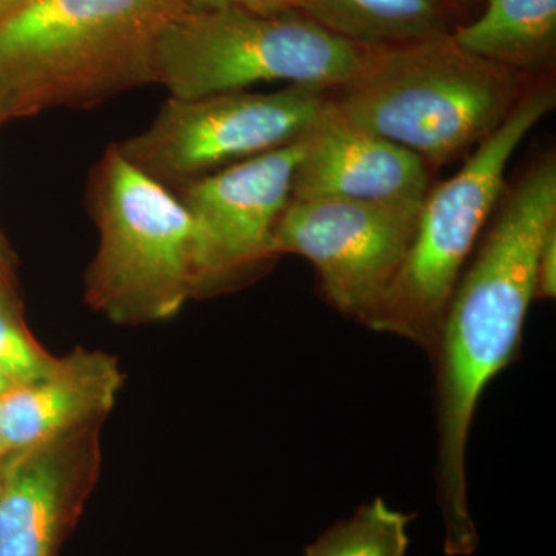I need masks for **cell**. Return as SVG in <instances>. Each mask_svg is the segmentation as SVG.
<instances>
[{
  "mask_svg": "<svg viewBox=\"0 0 556 556\" xmlns=\"http://www.w3.org/2000/svg\"><path fill=\"white\" fill-rule=\"evenodd\" d=\"M556 225V161L536 163L508 193L450 299L437 348V501L444 552L470 556L478 530L468 506L467 445L479 401L517 354L536 299L541 241Z\"/></svg>",
  "mask_w": 556,
  "mask_h": 556,
  "instance_id": "obj_1",
  "label": "cell"
},
{
  "mask_svg": "<svg viewBox=\"0 0 556 556\" xmlns=\"http://www.w3.org/2000/svg\"><path fill=\"white\" fill-rule=\"evenodd\" d=\"M182 0H28L0 21V123L89 108L153 83Z\"/></svg>",
  "mask_w": 556,
  "mask_h": 556,
  "instance_id": "obj_2",
  "label": "cell"
},
{
  "mask_svg": "<svg viewBox=\"0 0 556 556\" xmlns=\"http://www.w3.org/2000/svg\"><path fill=\"white\" fill-rule=\"evenodd\" d=\"M329 108L356 129L445 164L484 141L519 100L517 73L460 49L452 35L365 49Z\"/></svg>",
  "mask_w": 556,
  "mask_h": 556,
  "instance_id": "obj_3",
  "label": "cell"
},
{
  "mask_svg": "<svg viewBox=\"0 0 556 556\" xmlns=\"http://www.w3.org/2000/svg\"><path fill=\"white\" fill-rule=\"evenodd\" d=\"M89 208L100 247L86 300L124 325L174 317L199 298L195 225L174 190L110 146L90 174Z\"/></svg>",
  "mask_w": 556,
  "mask_h": 556,
  "instance_id": "obj_4",
  "label": "cell"
},
{
  "mask_svg": "<svg viewBox=\"0 0 556 556\" xmlns=\"http://www.w3.org/2000/svg\"><path fill=\"white\" fill-rule=\"evenodd\" d=\"M555 102L551 84L526 91L460 170L428 190L407 258L368 328L433 356L450 299L503 193L508 163Z\"/></svg>",
  "mask_w": 556,
  "mask_h": 556,
  "instance_id": "obj_5",
  "label": "cell"
},
{
  "mask_svg": "<svg viewBox=\"0 0 556 556\" xmlns=\"http://www.w3.org/2000/svg\"><path fill=\"white\" fill-rule=\"evenodd\" d=\"M365 49L302 13L185 11L160 36L153 83L179 100L277 80L331 93L354 78Z\"/></svg>",
  "mask_w": 556,
  "mask_h": 556,
  "instance_id": "obj_6",
  "label": "cell"
},
{
  "mask_svg": "<svg viewBox=\"0 0 556 556\" xmlns=\"http://www.w3.org/2000/svg\"><path fill=\"white\" fill-rule=\"evenodd\" d=\"M329 91L291 84L273 93L170 98L148 129L121 142L138 169L172 190L305 138Z\"/></svg>",
  "mask_w": 556,
  "mask_h": 556,
  "instance_id": "obj_7",
  "label": "cell"
},
{
  "mask_svg": "<svg viewBox=\"0 0 556 556\" xmlns=\"http://www.w3.org/2000/svg\"><path fill=\"white\" fill-rule=\"evenodd\" d=\"M419 212L420 206L289 200L270 252L308 260L329 305L368 327L407 258Z\"/></svg>",
  "mask_w": 556,
  "mask_h": 556,
  "instance_id": "obj_8",
  "label": "cell"
},
{
  "mask_svg": "<svg viewBox=\"0 0 556 556\" xmlns=\"http://www.w3.org/2000/svg\"><path fill=\"white\" fill-rule=\"evenodd\" d=\"M305 138L174 189L195 225L199 298L241 283L269 260Z\"/></svg>",
  "mask_w": 556,
  "mask_h": 556,
  "instance_id": "obj_9",
  "label": "cell"
},
{
  "mask_svg": "<svg viewBox=\"0 0 556 556\" xmlns=\"http://www.w3.org/2000/svg\"><path fill=\"white\" fill-rule=\"evenodd\" d=\"M101 424L78 428L0 464V556H56L101 467Z\"/></svg>",
  "mask_w": 556,
  "mask_h": 556,
  "instance_id": "obj_10",
  "label": "cell"
},
{
  "mask_svg": "<svg viewBox=\"0 0 556 556\" xmlns=\"http://www.w3.org/2000/svg\"><path fill=\"white\" fill-rule=\"evenodd\" d=\"M430 185L416 153L334 115L329 101L305 137L292 178L291 200H343L422 206Z\"/></svg>",
  "mask_w": 556,
  "mask_h": 556,
  "instance_id": "obj_11",
  "label": "cell"
},
{
  "mask_svg": "<svg viewBox=\"0 0 556 556\" xmlns=\"http://www.w3.org/2000/svg\"><path fill=\"white\" fill-rule=\"evenodd\" d=\"M121 386L123 375L115 357L78 348L58 357L42 378L0 393V434L13 453L101 424L115 405Z\"/></svg>",
  "mask_w": 556,
  "mask_h": 556,
  "instance_id": "obj_12",
  "label": "cell"
},
{
  "mask_svg": "<svg viewBox=\"0 0 556 556\" xmlns=\"http://www.w3.org/2000/svg\"><path fill=\"white\" fill-rule=\"evenodd\" d=\"M300 13L367 49L452 35L448 0H302Z\"/></svg>",
  "mask_w": 556,
  "mask_h": 556,
  "instance_id": "obj_13",
  "label": "cell"
},
{
  "mask_svg": "<svg viewBox=\"0 0 556 556\" xmlns=\"http://www.w3.org/2000/svg\"><path fill=\"white\" fill-rule=\"evenodd\" d=\"M452 38L468 53L515 73L546 68L556 53V0H486L484 13L456 27Z\"/></svg>",
  "mask_w": 556,
  "mask_h": 556,
  "instance_id": "obj_14",
  "label": "cell"
},
{
  "mask_svg": "<svg viewBox=\"0 0 556 556\" xmlns=\"http://www.w3.org/2000/svg\"><path fill=\"white\" fill-rule=\"evenodd\" d=\"M415 518L375 497L325 530L306 546L305 556H407L408 526Z\"/></svg>",
  "mask_w": 556,
  "mask_h": 556,
  "instance_id": "obj_15",
  "label": "cell"
},
{
  "mask_svg": "<svg viewBox=\"0 0 556 556\" xmlns=\"http://www.w3.org/2000/svg\"><path fill=\"white\" fill-rule=\"evenodd\" d=\"M56 361L33 338L10 283H0V375L21 386L46 376Z\"/></svg>",
  "mask_w": 556,
  "mask_h": 556,
  "instance_id": "obj_16",
  "label": "cell"
},
{
  "mask_svg": "<svg viewBox=\"0 0 556 556\" xmlns=\"http://www.w3.org/2000/svg\"><path fill=\"white\" fill-rule=\"evenodd\" d=\"M186 11L240 10L248 13H300L302 0H182Z\"/></svg>",
  "mask_w": 556,
  "mask_h": 556,
  "instance_id": "obj_17",
  "label": "cell"
},
{
  "mask_svg": "<svg viewBox=\"0 0 556 556\" xmlns=\"http://www.w3.org/2000/svg\"><path fill=\"white\" fill-rule=\"evenodd\" d=\"M556 295V225L541 241L536 262V298L555 299Z\"/></svg>",
  "mask_w": 556,
  "mask_h": 556,
  "instance_id": "obj_18",
  "label": "cell"
},
{
  "mask_svg": "<svg viewBox=\"0 0 556 556\" xmlns=\"http://www.w3.org/2000/svg\"><path fill=\"white\" fill-rule=\"evenodd\" d=\"M27 2L28 0H0V21L5 20L13 11L21 9Z\"/></svg>",
  "mask_w": 556,
  "mask_h": 556,
  "instance_id": "obj_19",
  "label": "cell"
},
{
  "mask_svg": "<svg viewBox=\"0 0 556 556\" xmlns=\"http://www.w3.org/2000/svg\"><path fill=\"white\" fill-rule=\"evenodd\" d=\"M9 258H7L5 248L0 239V283H9Z\"/></svg>",
  "mask_w": 556,
  "mask_h": 556,
  "instance_id": "obj_20",
  "label": "cell"
},
{
  "mask_svg": "<svg viewBox=\"0 0 556 556\" xmlns=\"http://www.w3.org/2000/svg\"><path fill=\"white\" fill-rule=\"evenodd\" d=\"M10 455V450L7 447L5 441H3L2 434H0V464Z\"/></svg>",
  "mask_w": 556,
  "mask_h": 556,
  "instance_id": "obj_21",
  "label": "cell"
},
{
  "mask_svg": "<svg viewBox=\"0 0 556 556\" xmlns=\"http://www.w3.org/2000/svg\"><path fill=\"white\" fill-rule=\"evenodd\" d=\"M10 387H11V386H10V383H9V382H7V379H5V378H3V376H2V375H0V393H2V391H5V390H7V388H10Z\"/></svg>",
  "mask_w": 556,
  "mask_h": 556,
  "instance_id": "obj_22",
  "label": "cell"
},
{
  "mask_svg": "<svg viewBox=\"0 0 556 556\" xmlns=\"http://www.w3.org/2000/svg\"><path fill=\"white\" fill-rule=\"evenodd\" d=\"M0 486H2V477H0Z\"/></svg>",
  "mask_w": 556,
  "mask_h": 556,
  "instance_id": "obj_23",
  "label": "cell"
}]
</instances>
